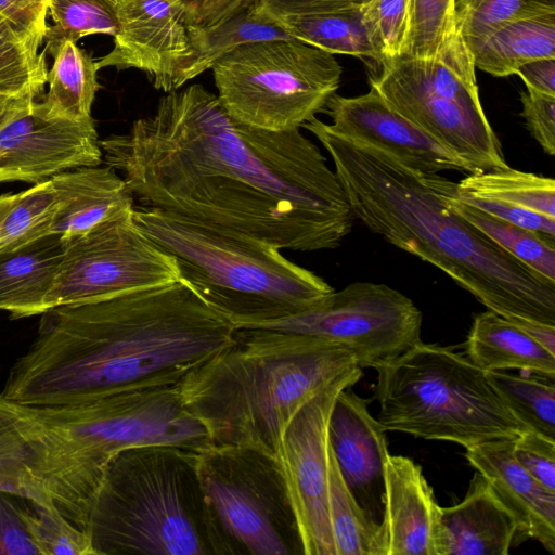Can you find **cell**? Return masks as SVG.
<instances>
[{"instance_id":"1","label":"cell","mask_w":555,"mask_h":555,"mask_svg":"<svg viewBox=\"0 0 555 555\" xmlns=\"http://www.w3.org/2000/svg\"><path fill=\"white\" fill-rule=\"evenodd\" d=\"M100 145L142 205L282 250L337 248L356 221L334 169L300 129L244 125L201 85L167 93L153 114Z\"/></svg>"},{"instance_id":"2","label":"cell","mask_w":555,"mask_h":555,"mask_svg":"<svg viewBox=\"0 0 555 555\" xmlns=\"http://www.w3.org/2000/svg\"><path fill=\"white\" fill-rule=\"evenodd\" d=\"M40 315L33 343L10 367L1 391L29 406L179 384L225 349L237 330L181 280Z\"/></svg>"},{"instance_id":"3","label":"cell","mask_w":555,"mask_h":555,"mask_svg":"<svg viewBox=\"0 0 555 555\" xmlns=\"http://www.w3.org/2000/svg\"><path fill=\"white\" fill-rule=\"evenodd\" d=\"M330 154L354 219L438 268L520 328L555 326V284L493 243L447 204V178L349 141L313 117L302 125Z\"/></svg>"},{"instance_id":"4","label":"cell","mask_w":555,"mask_h":555,"mask_svg":"<svg viewBox=\"0 0 555 555\" xmlns=\"http://www.w3.org/2000/svg\"><path fill=\"white\" fill-rule=\"evenodd\" d=\"M359 366L341 345L315 336L237 328L222 351L179 383L186 409L212 446L256 450L278 461L285 431L320 390Z\"/></svg>"},{"instance_id":"5","label":"cell","mask_w":555,"mask_h":555,"mask_svg":"<svg viewBox=\"0 0 555 555\" xmlns=\"http://www.w3.org/2000/svg\"><path fill=\"white\" fill-rule=\"evenodd\" d=\"M47 433L42 490L72 522L87 530L109 461L142 446L202 452L212 444L184 405L179 384L125 389L61 406H34Z\"/></svg>"},{"instance_id":"6","label":"cell","mask_w":555,"mask_h":555,"mask_svg":"<svg viewBox=\"0 0 555 555\" xmlns=\"http://www.w3.org/2000/svg\"><path fill=\"white\" fill-rule=\"evenodd\" d=\"M138 228L170 255L185 282L236 328L309 310L334 288L248 234L150 206H134Z\"/></svg>"},{"instance_id":"7","label":"cell","mask_w":555,"mask_h":555,"mask_svg":"<svg viewBox=\"0 0 555 555\" xmlns=\"http://www.w3.org/2000/svg\"><path fill=\"white\" fill-rule=\"evenodd\" d=\"M198 453L171 446L117 453L88 518L95 555H211Z\"/></svg>"},{"instance_id":"8","label":"cell","mask_w":555,"mask_h":555,"mask_svg":"<svg viewBox=\"0 0 555 555\" xmlns=\"http://www.w3.org/2000/svg\"><path fill=\"white\" fill-rule=\"evenodd\" d=\"M374 369L376 418L386 430L464 448L529 430L501 402L485 371L452 348L420 339Z\"/></svg>"},{"instance_id":"9","label":"cell","mask_w":555,"mask_h":555,"mask_svg":"<svg viewBox=\"0 0 555 555\" xmlns=\"http://www.w3.org/2000/svg\"><path fill=\"white\" fill-rule=\"evenodd\" d=\"M211 70L224 109L269 131L300 129L323 112L343 74L334 54L295 38L241 46Z\"/></svg>"},{"instance_id":"10","label":"cell","mask_w":555,"mask_h":555,"mask_svg":"<svg viewBox=\"0 0 555 555\" xmlns=\"http://www.w3.org/2000/svg\"><path fill=\"white\" fill-rule=\"evenodd\" d=\"M214 555L302 554L276 460L256 450L211 446L196 456Z\"/></svg>"},{"instance_id":"11","label":"cell","mask_w":555,"mask_h":555,"mask_svg":"<svg viewBox=\"0 0 555 555\" xmlns=\"http://www.w3.org/2000/svg\"><path fill=\"white\" fill-rule=\"evenodd\" d=\"M133 209L64 240L63 259L46 300L47 311L179 281L175 259L138 228Z\"/></svg>"},{"instance_id":"12","label":"cell","mask_w":555,"mask_h":555,"mask_svg":"<svg viewBox=\"0 0 555 555\" xmlns=\"http://www.w3.org/2000/svg\"><path fill=\"white\" fill-rule=\"evenodd\" d=\"M423 315L401 292L374 282H352L313 308L247 328H272L315 336L349 349L359 366L374 367L416 341Z\"/></svg>"},{"instance_id":"13","label":"cell","mask_w":555,"mask_h":555,"mask_svg":"<svg viewBox=\"0 0 555 555\" xmlns=\"http://www.w3.org/2000/svg\"><path fill=\"white\" fill-rule=\"evenodd\" d=\"M361 376L362 369H357L308 400L291 421L280 447L278 463L302 555H336L328 511L327 427L337 395Z\"/></svg>"},{"instance_id":"14","label":"cell","mask_w":555,"mask_h":555,"mask_svg":"<svg viewBox=\"0 0 555 555\" xmlns=\"http://www.w3.org/2000/svg\"><path fill=\"white\" fill-rule=\"evenodd\" d=\"M369 85L399 114L476 172L505 169L502 145L480 102L430 91L371 61Z\"/></svg>"},{"instance_id":"15","label":"cell","mask_w":555,"mask_h":555,"mask_svg":"<svg viewBox=\"0 0 555 555\" xmlns=\"http://www.w3.org/2000/svg\"><path fill=\"white\" fill-rule=\"evenodd\" d=\"M103 153L93 118L50 117L38 101L0 126V180L39 183L56 173L99 166Z\"/></svg>"},{"instance_id":"16","label":"cell","mask_w":555,"mask_h":555,"mask_svg":"<svg viewBox=\"0 0 555 555\" xmlns=\"http://www.w3.org/2000/svg\"><path fill=\"white\" fill-rule=\"evenodd\" d=\"M118 30L114 47L96 61L98 69L115 67L143 72L152 86L169 93L179 89L194 52L188 25L171 0H109Z\"/></svg>"},{"instance_id":"17","label":"cell","mask_w":555,"mask_h":555,"mask_svg":"<svg viewBox=\"0 0 555 555\" xmlns=\"http://www.w3.org/2000/svg\"><path fill=\"white\" fill-rule=\"evenodd\" d=\"M331 131L354 143L383 151L425 173H476L463 159L395 111L373 88L357 96L334 94L323 111Z\"/></svg>"},{"instance_id":"18","label":"cell","mask_w":555,"mask_h":555,"mask_svg":"<svg viewBox=\"0 0 555 555\" xmlns=\"http://www.w3.org/2000/svg\"><path fill=\"white\" fill-rule=\"evenodd\" d=\"M383 487L382 555H442L441 506L421 466L389 454Z\"/></svg>"},{"instance_id":"19","label":"cell","mask_w":555,"mask_h":555,"mask_svg":"<svg viewBox=\"0 0 555 555\" xmlns=\"http://www.w3.org/2000/svg\"><path fill=\"white\" fill-rule=\"evenodd\" d=\"M513 439L465 448L468 463L488 481L518 522L520 533L555 554V491L544 487L514 457Z\"/></svg>"},{"instance_id":"20","label":"cell","mask_w":555,"mask_h":555,"mask_svg":"<svg viewBox=\"0 0 555 555\" xmlns=\"http://www.w3.org/2000/svg\"><path fill=\"white\" fill-rule=\"evenodd\" d=\"M367 404L352 386L340 390L331 411L327 437L348 488L363 509L366 503L365 512L370 515L369 501L376 486L383 482L389 452L387 430L372 416Z\"/></svg>"},{"instance_id":"21","label":"cell","mask_w":555,"mask_h":555,"mask_svg":"<svg viewBox=\"0 0 555 555\" xmlns=\"http://www.w3.org/2000/svg\"><path fill=\"white\" fill-rule=\"evenodd\" d=\"M49 180L56 203L50 233L63 240L81 235L135 206L121 176L107 165L66 170Z\"/></svg>"},{"instance_id":"22","label":"cell","mask_w":555,"mask_h":555,"mask_svg":"<svg viewBox=\"0 0 555 555\" xmlns=\"http://www.w3.org/2000/svg\"><path fill=\"white\" fill-rule=\"evenodd\" d=\"M442 555H507L518 522L476 470L464 499L440 507Z\"/></svg>"},{"instance_id":"23","label":"cell","mask_w":555,"mask_h":555,"mask_svg":"<svg viewBox=\"0 0 555 555\" xmlns=\"http://www.w3.org/2000/svg\"><path fill=\"white\" fill-rule=\"evenodd\" d=\"M65 243L46 234L10 249H0V310L12 319L40 315L55 282Z\"/></svg>"},{"instance_id":"24","label":"cell","mask_w":555,"mask_h":555,"mask_svg":"<svg viewBox=\"0 0 555 555\" xmlns=\"http://www.w3.org/2000/svg\"><path fill=\"white\" fill-rule=\"evenodd\" d=\"M464 349L467 359L485 372L519 370L555 379V354L491 310L475 315Z\"/></svg>"},{"instance_id":"25","label":"cell","mask_w":555,"mask_h":555,"mask_svg":"<svg viewBox=\"0 0 555 555\" xmlns=\"http://www.w3.org/2000/svg\"><path fill=\"white\" fill-rule=\"evenodd\" d=\"M475 67L494 77L533 60L555 59V13L508 20L468 47Z\"/></svg>"},{"instance_id":"26","label":"cell","mask_w":555,"mask_h":555,"mask_svg":"<svg viewBox=\"0 0 555 555\" xmlns=\"http://www.w3.org/2000/svg\"><path fill=\"white\" fill-rule=\"evenodd\" d=\"M42 440L35 409L0 393V490L44 501L38 480Z\"/></svg>"},{"instance_id":"27","label":"cell","mask_w":555,"mask_h":555,"mask_svg":"<svg viewBox=\"0 0 555 555\" xmlns=\"http://www.w3.org/2000/svg\"><path fill=\"white\" fill-rule=\"evenodd\" d=\"M261 11L291 37L331 54L352 55L374 62L382 60L365 27L360 5L304 13Z\"/></svg>"},{"instance_id":"28","label":"cell","mask_w":555,"mask_h":555,"mask_svg":"<svg viewBox=\"0 0 555 555\" xmlns=\"http://www.w3.org/2000/svg\"><path fill=\"white\" fill-rule=\"evenodd\" d=\"M53 55L48 72V92L40 107L47 116L82 121L91 119V107L100 83L96 62L76 42L65 40L47 50Z\"/></svg>"},{"instance_id":"29","label":"cell","mask_w":555,"mask_h":555,"mask_svg":"<svg viewBox=\"0 0 555 555\" xmlns=\"http://www.w3.org/2000/svg\"><path fill=\"white\" fill-rule=\"evenodd\" d=\"M188 34L194 56L179 78V88L211 69L223 56L241 46L293 38L264 16L256 0L245 10L217 24L206 27L188 26Z\"/></svg>"},{"instance_id":"30","label":"cell","mask_w":555,"mask_h":555,"mask_svg":"<svg viewBox=\"0 0 555 555\" xmlns=\"http://www.w3.org/2000/svg\"><path fill=\"white\" fill-rule=\"evenodd\" d=\"M444 198L455 214L540 276L555 284V238L501 220L472 206L457 195V184L449 179Z\"/></svg>"},{"instance_id":"31","label":"cell","mask_w":555,"mask_h":555,"mask_svg":"<svg viewBox=\"0 0 555 555\" xmlns=\"http://www.w3.org/2000/svg\"><path fill=\"white\" fill-rule=\"evenodd\" d=\"M486 378L508 412L527 429L555 440L553 378L533 373L487 371Z\"/></svg>"},{"instance_id":"32","label":"cell","mask_w":555,"mask_h":555,"mask_svg":"<svg viewBox=\"0 0 555 555\" xmlns=\"http://www.w3.org/2000/svg\"><path fill=\"white\" fill-rule=\"evenodd\" d=\"M328 511L336 555H382L379 524L348 488L330 443Z\"/></svg>"},{"instance_id":"33","label":"cell","mask_w":555,"mask_h":555,"mask_svg":"<svg viewBox=\"0 0 555 555\" xmlns=\"http://www.w3.org/2000/svg\"><path fill=\"white\" fill-rule=\"evenodd\" d=\"M456 184L462 195L493 199L555 218L553 178L508 167L469 173Z\"/></svg>"},{"instance_id":"34","label":"cell","mask_w":555,"mask_h":555,"mask_svg":"<svg viewBox=\"0 0 555 555\" xmlns=\"http://www.w3.org/2000/svg\"><path fill=\"white\" fill-rule=\"evenodd\" d=\"M40 46L0 14V96L36 100L42 93L48 68Z\"/></svg>"},{"instance_id":"35","label":"cell","mask_w":555,"mask_h":555,"mask_svg":"<svg viewBox=\"0 0 555 555\" xmlns=\"http://www.w3.org/2000/svg\"><path fill=\"white\" fill-rule=\"evenodd\" d=\"M56 203L50 180L0 195V249H10L50 233Z\"/></svg>"},{"instance_id":"36","label":"cell","mask_w":555,"mask_h":555,"mask_svg":"<svg viewBox=\"0 0 555 555\" xmlns=\"http://www.w3.org/2000/svg\"><path fill=\"white\" fill-rule=\"evenodd\" d=\"M53 25L44 35L46 50L62 41L76 42L89 35L114 37L118 30L115 10L109 0H49Z\"/></svg>"},{"instance_id":"37","label":"cell","mask_w":555,"mask_h":555,"mask_svg":"<svg viewBox=\"0 0 555 555\" xmlns=\"http://www.w3.org/2000/svg\"><path fill=\"white\" fill-rule=\"evenodd\" d=\"M555 13V0H455L456 29L467 47L516 17Z\"/></svg>"},{"instance_id":"38","label":"cell","mask_w":555,"mask_h":555,"mask_svg":"<svg viewBox=\"0 0 555 555\" xmlns=\"http://www.w3.org/2000/svg\"><path fill=\"white\" fill-rule=\"evenodd\" d=\"M360 9L382 60L409 53L412 0H365Z\"/></svg>"},{"instance_id":"39","label":"cell","mask_w":555,"mask_h":555,"mask_svg":"<svg viewBox=\"0 0 555 555\" xmlns=\"http://www.w3.org/2000/svg\"><path fill=\"white\" fill-rule=\"evenodd\" d=\"M455 0H412L409 55L434 59L459 34Z\"/></svg>"},{"instance_id":"40","label":"cell","mask_w":555,"mask_h":555,"mask_svg":"<svg viewBox=\"0 0 555 555\" xmlns=\"http://www.w3.org/2000/svg\"><path fill=\"white\" fill-rule=\"evenodd\" d=\"M29 524L40 555H95L89 532L67 519L53 504L34 502Z\"/></svg>"},{"instance_id":"41","label":"cell","mask_w":555,"mask_h":555,"mask_svg":"<svg viewBox=\"0 0 555 555\" xmlns=\"http://www.w3.org/2000/svg\"><path fill=\"white\" fill-rule=\"evenodd\" d=\"M34 501L0 490V555H40L30 532Z\"/></svg>"},{"instance_id":"42","label":"cell","mask_w":555,"mask_h":555,"mask_svg":"<svg viewBox=\"0 0 555 555\" xmlns=\"http://www.w3.org/2000/svg\"><path fill=\"white\" fill-rule=\"evenodd\" d=\"M516 461L538 481L555 491V440L526 430L512 440Z\"/></svg>"},{"instance_id":"43","label":"cell","mask_w":555,"mask_h":555,"mask_svg":"<svg viewBox=\"0 0 555 555\" xmlns=\"http://www.w3.org/2000/svg\"><path fill=\"white\" fill-rule=\"evenodd\" d=\"M520 116L532 138L550 156L555 154V96L526 88Z\"/></svg>"},{"instance_id":"44","label":"cell","mask_w":555,"mask_h":555,"mask_svg":"<svg viewBox=\"0 0 555 555\" xmlns=\"http://www.w3.org/2000/svg\"><path fill=\"white\" fill-rule=\"evenodd\" d=\"M457 195L464 202L495 218L555 238V218L553 217L493 199L462 195L459 192Z\"/></svg>"},{"instance_id":"45","label":"cell","mask_w":555,"mask_h":555,"mask_svg":"<svg viewBox=\"0 0 555 555\" xmlns=\"http://www.w3.org/2000/svg\"><path fill=\"white\" fill-rule=\"evenodd\" d=\"M188 26L206 27L248 8L255 0H171Z\"/></svg>"},{"instance_id":"46","label":"cell","mask_w":555,"mask_h":555,"mask_svg":"<svg viewBox=\"0 0 555 555\" xmlns=\"http://www.w3.org/2000/svg\"><path fill=\"white\" fill-rule=\"evenodd\" d=\"M44 0H0V14L25 35L42 43L47 30Z\"/></svg>"},{"instance_id":"47","label":"cell","mask_w":555,"mask_h":555,"mask_svg":"<svg viewBox=\"0 0 555 555\" xmlns=\"http://www.w3.org/2000/svg\"><path fill=\"white\" fill-rule=\"evenodd\" d=\"M264 12L304 13L361 5L365 0H256Z\"/></svg>"},{"instance_id":"48","label":"cell","mask_w":555,"mask_h":555,"mask_svg":"<svg viewBox=\"0 0 555 555\" xmlns=\"http://www.w3.org/2000/svg\"><path fill=\"white\" fill-rule=\"evenodd\" d=\"M526 88L555 96V59H538L525 63L517 72Z\"/></svg>"},{"instance_id":"49","label":"cell","mask_w":555,"mask_h":555,"mask_svg":"<svg viewBox=\"0 0 555 555\" xmlns=\"http://www.w3.org/2000/svg\"><path fill=\"white\" fill-rule=\"evenodd\" d=\"M35 100L34 99H15V98H7L0 96V126L7 122L9 119L16 116L23 109H25L28 105H30Z\"/></svg>"},{"instance_id":"50","label":"cell","mask_w":555,"mask_h":555,"mask_svg":"<svg viewBox=\"0 0 555 555\" xmlns=\"http://www.w3.org/2000/svg\"><path fill=\"white\" fill-rule=\"evenodd\" d=\"M44 1H46L47 5H48L49 0H44Z\"/></svg>"},{"instance_id":"51","label":"cell","mask_w":555,"mask_h":555,"mask_svg":"<svg viewBox=\"0 0 555 555\" xmlns=\"http://www.w3.org/2000/svg\"><path fill=\"white\" fill-rule=\"evenodd\" d=\"M0 182H1V180H0Z\"/></svg>"}]
</instances>
